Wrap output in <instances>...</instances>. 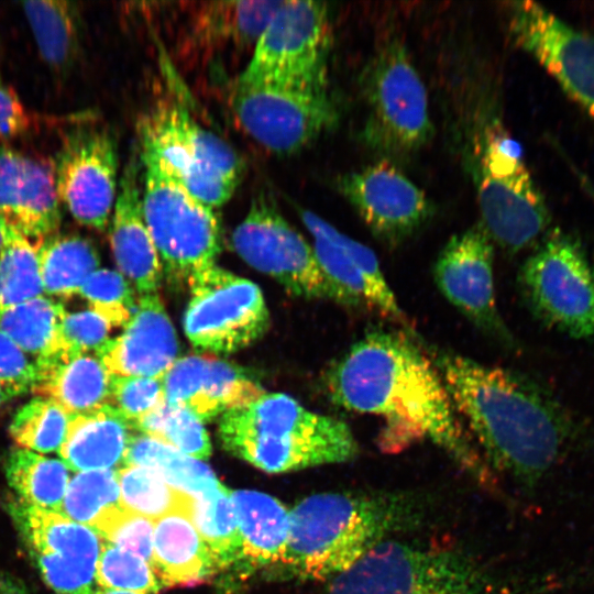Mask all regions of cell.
Segmentation results:
<instances>
[{
    "label": "cell",
    "instance_id": "34",
    "mask_svg": "<svg viewBox=\"0 0 594 594\" xmlns=\"http://www.w3.org/2000/svg\"><path fill=\"white\" fill-rule=\"evenodd\" d=\"M190 518L218 568L241 558V536L227 487L220 484L212 491L191 496Z\"/></svg>",
    "mask_w": 594,
    "mask_h": 594
},
{
    "label": "cell",
    "instance_id": "3",
    "mask_svg": "<svg viewBox=\"0 0 594 594\" xmlns=\"http://www.w3.org/2000/svg\"><path fill=\"white\" fill-rule=\"evenodd\" d=\"M218 435L228 452L267 473L346 462L359 451L344 421L314 413L282 393H264L227 411Z\"/></svg>",
    "mask_w": 594,
    "mask_h": 594
},
{
    "label": "cell",
    "instance_id": "42",
    "mask_svg": "<svg viewBox=\"0 0 594 594\" xmlns=\"http://www.w3.org/2000/svg\"><path fill=\"white\" fill-rule=\"evenodd\" d=\"M107 542L152 562L154 520L131 513L120 504L98 516L90 526Z\"/></svg>",
    "mask_w": 594,
    "mask_h": 594
},
{
    "label": "cell",
    "instance_id": "9",
    "mask_svg": "<svg viewBox=\"0 0 594 594\" xmlns=\"http://www.w3.org/2000/svg\"><path fill=\"white\" fill-rule=\"evenodd\" d=\"M518 283L543 326L575 340H594V265L576 238L548 232L525 260Z\"/></svg>",
    "mask_w": 594,
    "mask_h": 594
},
{
    "label": "cell",
    "instance_id": "16",
    "mask_svg": "<svg viewBox=\"0 0 594 594\" xmlns=\"http://www.w3.org/2000/svg\"><path fill=\"white\" fill-rule=\"evenodd\" d=\"M509 28L516 44L594 119V34L531 1L510 4Z\"/></svg>",
    "mask_w": 594,
    "mask_h": 594
},
{
    "label": "cell",
    "instance_id": "36",
    "mask_svg": "<svg viewBox=\"0 0 594 594\" xmlns=\"http://www.w3.org/2000/svg\"><path fill=\"white\" fill-rule=\"evenodd\" d=\"M120 505L127 510L157 520L173 513L190 510L191 495L169 485L153 469L124 465L118 471Z\"/></svg>",
    "mask_w": 594,
    "mask_h": 594
},
{
    "label": "cell",
    "instance_id": "35",
    "mask_svg": "<svg viewBox=\"0 0 594 594\" xmlns=\"http://www.w3.org/2000/svg\"><path fill=\"white\" fill-rule=\"evenodd\" d=\"M37 248L29 238L3 221L0 251V312L44 296Z\"/></svg>",
    "mask_w": 594,
    "mask_h": 594
},
{
    "label": "cell",
    "instance_id": "23",
    "mask_svg": "<svg viewBox=\"0 0 594 594\" xmlns=\"http://www.w3.org/2000/svg\"><path fill=\"white\" fill-rule=\"evenodd\" d=\"M142 163L132 153L119 178L111 213L110 244L119 273L139 296L158 293L163 266L144 220L142 207Z\"/></svg>",
    "mask_w": 594,
    "mask_h": 594
},
{
    "label": "cell",
    "instance_id": "4",
    "mask_svg": "<svg viewBox=\"0 0 594 594\" xmlns=\"http://www.w3.org/2000/svg\"><path fill=\"white\" fill-rule=\"evenodd\" d=\"M405 518L396 499L320 493L289 513L282 562L304 579H333L358 563Z\"/></svg>",
    "mask_w": 594,
    "mask_h": 594
},
{
    "label": "cell",
    "instance_id": "22",
    "mask_svg": "<svg viewBox=\"0 0 594 594\" xmlns=\"http://www.w3.org/2000/svg\"><path fill=\"white\" fill-rule=\"evenodd\" d=\"M178 341L158 293L141 295L123 332L96 356L112 375L162 377L177 360Z\"/></svg>",
    "mask_w": 594,
    "mask_h": 594
},
{
    "label": "cell",
    "instance_id": "12",
    "mask_svg": "<svg viewBox=\"0 0 594 594\" xmlns=\"http://www.w3.org/2000/svg\"><path fill=\"white\" fill-rule=\"evenodd\" d=\"M190 298L184 331L197 349L218 354L238 352L261 339L271 322L260 287L210 265L188 278Z\"/></svg>",
    "mask_w": 594,
    "mask_h": 594
},
{
    "label": "cell",
    "instance_id": "26",
    "mask_svg": "<svg viewBox=\"0 0 594 594\" xmlns=\"http://www.w3.org/2000/svg\"><path fill=\"white\" fill-rule=\"evenodd\" d=\"M132 428L112 406L69 417L65 439L58 449L70 471L113 469L123 463Z\"/></svg>",
    "mask_w": 594,
    "mask_h": 594
},
{
    "label": "cell",
    "instance_id": "15",
    "mask_svg": "<svg viewBox=\"0 0 594 594\" xmlns=\"http://www.w3.org/2000/svg\"><path fill=\"white\" fill-rule=\"evenodd\" d=\"M232 244L245 263L273 277L290 295L327 298L326 280L312 246L266 194L253 198L233 231Z\"/></svg>",
    "mask_w": 594,
    "mask_h": 594
},
{
    "label": "cell",
    "instance_id": "25",
    "mask_svg": "<svg viewBox=\"0 0 594 594\" xmlns=\"http://www.w3.org/2000/svg\"><path fill=\"white\" fill-rule=\"evenodd\" d=\"M282 1L198 3L190 10L187 19L186 41L190 46L202 51L254 46Z\"/></svg>",
    "mask_w": 594,
    "mask_h": 594
},
{
    "label": "cell",
    "instance_id": "29",
    "mask_svg": "<svg viewBox=\"0 0 594 594\" xmlns=\"http://www.w3.org/2000/svg\"><path fill=\"white\" fill-rule=\"evenodd\" d=\"M43 61L55 72L75 65L81 41V15L77 3L35 0L21 3Z\"/></svg>",
    "mask_w": 594,
    "mask_h": 594
},
{
    "label": "cell",
    "instance_id": "41",
    "mask_svg": "<svg viewBox=\"0 0 594 594\" xmlns=\"http://www.w3.org/2000/svg\"><path fill=\"white\" fill-rule=\"evenodd\" d=\"M96 578L102 588L135 594L158 591L157 580L147 561L107 541L102 542Z\"/></svg>",
    "mask_w": 594,
    "mask_h": 594
},
{
    "label": "cell",
    "instance_id": "14",
    "mask_svg": "<svg viewBox=\"0 0 594 594\" xmlns=\"http://www.w3.org/2000/svg\"><path fill=\"white\" fill-rule=\"evenodd\" d=\"M61 204L79 223L105 230L118 191V147L111 130L79 123L67 131L53 163Z\"/></svg>",
    "mask_w": 594,
    "mask_h": 594
},
{
    "label": "cell",
    "instance_id": "48",
    "mask_svg": "<svg viewBox=\"0 0 594 594\" xmlns=\"http://www.w3.org/2000/svg\"><path fill=\"white\" fill-rule=\"evenodd\" d=\"M98 594H135V593L125 592V591H118V590L102 588L101 591H99Z\"/></svg>",
    "mask_w": 594,
    "mask_h": 594
},
{
    "label": "cell",
    "instance_id": "5",
    "mask_svg": "<svg viewBox=\"0 0 594 594\" xmlns=\"http://www.w3.org/2000/svg\"><path fill=\"white\" fill-rule=\"evenodd\" d=\"M329 594H504L493 576L453 549L386 539L346 572Z\"/></svg>",
    "mask_w": 594,
    "mask_h": 594
},
{
    "label": "cell",
    "instance_id": "11",
    "mask_svg": "<svg viewBox=\"0 0 594 594\" xmlns=\"http://www.w3.org/2000/svg\"><path fill=\"white\" fill-rule=\"evenodd\" d=\"M230 103L245 133L278 155L299 152L339 119L328 87L237 79Z\"/></svg>",
    "mask_w": 594,
    "mask_h": 594
},
{
    "label": "cell",
    "instance_id": "40",
    "mask_svg": "<svg viewBox=\"0 0 594 594\" xmlns=\"http://www.w3.org/2000/svg\"><path fill=\"white\" fill-rule=\"evenodd\" d=\"M78 294L90 310L111 326H125L132 317L138 299L129 280L118 271L98 268L82 284Z\"/></svg>",
    "mask_w": 594,
    "mask_h": 594
},
{
    "label": "cell",
    "instance_id": "6",
    "mask_svg": "<svg viewBox=\"0 0 594 594\" xmlns=\"http://www.w3.org/2000/svg\"><path fill=\"white\" fill-rule=\"evenodd\" d=\"M144 220L163 270L188 278L216 264L221 230L215 209L191 195L162 155L140 142Z\"/></svg>",
    "mask_w": 594,
    "mask_h": 594
},
{
    "label": "cell",
    "instance_id": "46",
    "mask_svg": "<svg viewBox=\"0 0 594 594\" xmlns=\"http://www.w3.org/2000/svg\"><path fill=\"white\" fill-rule=\"evenodd\" d=\"M35 123V116L28 110L0 72V138L12 139L25 135Z\"/></svg>",
    "mask_w": 594,
    "mask_h": 594
},
{
    "label": "cell",
    "instance_id": "37",
    "mask_svg": "<svg viewBox=\"0 0 594 594\" xmlns=\"http://www.w3.org/2000/svg\"><path fill=\"white\" fill-rule=\"evenodd\" d=\"M132 429L198 460L211 454L204 422L189 410L166 402L133 424Z\"/></svg>",
    "mask_w": 594,
    "mask_h": 594
},
{
    "label": "cell",
    "instance_id": "50",
    "mask_svg": "<svg viewBox=\"0 0 594 594\" xmlns=\"http://www.w3.org/2000/svg\"><path fill=\"white\" fill-rule=\"evenodd\" d=\"M3 244V220L0 218V251Z\"/></svg>",
    "mask_w": 594,
    "mask_h": 594
},
{
    "label": "cell",
    "instance_id": "32",
    "mask_svg": "<svg viewBox=\"0 0 594 594\" xmlns=\"http://www.w3.org/2000/svg\"><path fill=\"white\" fill-rule=\"evenodd\" d=\"M123 464L153 469L169 485L191 496L212 491L221 484L201 460L143 435H132Z\"/></svg>",
    "mask_w": 594,
    "mask_h": 594
},
{
    "label": "cell",
    "instance_id": "44",
    "mask_svg": "<svg viewBox=\"0 0 594 594\" xmlns=\"http://www.w3.org/2000/svg\"><path fill=\"white\" fill-rule=\"evenodd\" d=\"M110 328L111 324L103 317L90 309L67 312L61 324L57 351L48 358L88 353L91 350L96 352L109 340Z\"/></svg>",
    "mask_w": 594,
    "mask_h": 594
},
{
    "label": "cell",
    "instance_id": "33",
    "mask_svg": "<svg viewBox=\"0 0 594 594\" xmlns=\"http://www.w3.org/2000/svg\"><path fill=\"white\" fill-rule=\"evenodd\" d=\"M67 311L45 296L33 298L0 312V331L34 361L53 355L58 346L62 321Z\"/></svg>",
    "mask_w": 594,
    "mask_h": 594
},
{
    "label": "cell",
    "instance_id": "18",
    "mask_svg": "<svg viewBox=\"0 0 594 594\" xmlns=\"http://www.w3.org/2000/svg\"><path fill=\"white\" fill-rule=\"evenodd\" d=\"M494 242L481 222L453 235L433 267L444 298L482 331L512 342L498 312L494 284Z\"/></svg>",
    "mask_w": 594,
    "mask_h": 594
},
{
    "label": "cell",
    "instance_id": "30",
    "mask_svg": "<svg viewBox=\"0 0 594 594\" xmlns=\"http://www.w3.org/2000/svg\"><path fill=\"white\" fill-rule=\"evenodd\" d=\"M36 248L43 289L47 295L73 297L99 268L96 248L80 235L56 232L40 240Z\"/></svg>",
    "mask_w": 594,
    "mask_h": 594
},
{
    "label": "cell",
    "instance_id": "20",
    "mask_svg": "<svg viewBox=\"0 0 594 594\" xmlns=\"http://www.w3.org/2000/svg\"><path fill=\"white\" fill-rule=\"evenodd\" d=\"M163 382L166 403L189 410L201 422L244 407L266 393L238 366L206 355L177 359Z\"/></svg>",
    "mask_w": 594,
    "mask_h": 594
},
{
    "label": "cell",
    "instance_id": "7",
    "mask_svg": "<svg viewBox=\"0 0 594 594\" xmlns=\"http://www.w3.org/2000/svg\"><path fill=\"white\" fill-rule=\"evenodd\" d=\"M476 167L481 223L494 244L516 254L535 248L548 233L551 216L517 142L490 129Z\"/></svg>",
    "mask_w": 594,
    "mask_h": 594
},
{
    "label": "cell",
    "instance_id": "1",
    "mask_svg": "<svg viewBox=\"0 0 594 594\" xmlns=\"http://www.w3.org/2000/svg\"><path fill=\"white\" fill-rule=\"evenodd\" d=\"M324 382L334 405L384 419L386 451L430 440L477 481L490 482L432 359L406 334L370 331L332 363Z\"/></svg>",
    "mask_w": 594,
    "mask_h": 594
},
{
    "label": "cell",
    "instance_id": "51",
    "mask_svg": "<svg viewBox=\"0 0 594 594\" xmlns=\"http://www.w3.org/2000/svg\"><path fill=\"white\" fill-rule=\"evenodd\" d=\"M0 581H1V579H0Z\"/></svg>",
    "mask_w": 594,
    "mask_h": 594
},
{
    "label": "cell",
    "instance_id": "17",
    "mask_svg": "<svg viewBox=\"0 0 594 594\" xmlns=\"http://www.w3.org/2000/svg\"><path fill=\"white\" fill-rule=\"evenodd\" d=\"M300 216L314 238L312 249L326 280L327 299L406 324L375 253L310 210L301 209Z\"/></svg>",
    "mask_w": 594,
    "mask_h": 594
},
{
    "label": "cell",
    "instance_id": "2",
    "mask_svg": "<svg viewBox=\"0 0 594 594\" xmlns=\"http://www.w3.org/2000/svg\"><path fill=\"white\" fill-rule=\"evenodd\" d=\"M430 358L491 464L519 484H538L571 449V416L535 381L452 352Z\"/></svg>",
    "mask_w": 594,
    "mask_h": 594
},
{
    "label": "cell",
    "instance_id": "10",
    "mask_svg": "<svg viewBox=\"0 0 594 594\" xmlns=\"http://www.w3.org/2000/svg\"><path fill=\"white\" fill-rule=\"evenodd\" d=\"M366 118L362 140L388 156L425 146L433 127L424 81L405 46L392 41L374 54L362 75Z\"/></svg>",
    "mask_w": 594,
    "mask_h": 594
},
{
    "label": "cell",
    "instance_id": "24",
    "mask_svg": "<svg viewBox=\"0 0 594 594\" xmlns=\"http://www.w3.org/2000/svg\"><path fill=\"white\" fill-rule=\"evenodd\" d=\"M35 365V397L54 402L69 416L109 405L111 374L96 355H56Z\"/></svg>",
    "mask_w": 594,
    "mask_h": 594
},
{
    "label": "cell",
    "instance_id": "45",
    "mask_svg": "<svg viewBox=\"0 0 594 594\" xmlns=\"http://www.w3.org/2000/svg\"><path fill=\"white\" fill-rule=\"evenodd\" d=\"M36 375L35 361L0 331V386L16 396L32 389Z\"/></svg>",
    "mask_w": 594,
    "mask_h": 594
},
{
    "label": "cell",
    "instance_id": "39",
    "mask_svg": "<svg viewBox=\"0 0 594 594\" xmlns=\"http://www.w3.org/2000/svg\"><path fill=\"white\" fill-rule=\"evenodd\" d=\"M120 504L118 471L114 469L77 472L70 480L59 513L85 526Z\"/></svg>",
    "mask_w": 594,
    "mask_h": 594
},
{
    "label": "cell",
    "instance_id": "38",
    "mask_svg": "<svg viewBox=\"0 0 594 594\" xmlns=\"http://www.w3.org/2000/svg\"><path fill=\"white\" fill-rule=\"evenodd\" d=\"M69 417L54 402L34 397L15 413L9 428L10 436L21 449L40 454L58 451Z\"/></svg>",
    "mask_w": 594,
    "mask_h": 594
},
{
    "label": "cell",
    "instance_id": "13",
    "mask_svg": "<svg viewBox=\"0 0 594 594\" xmlns=\"http://www.w3.org/2000/svg\"><path fill=\"white\" fill-rule=\"evenodd\" d=\"M330 44L326 3L283 0L253 46L251 58L238 79L328 87Z\"/></svg>",
    "mask_w": 594,
    "mask_h": 594
},
{
    "label": "cell",
    "instance_id": "28",
    "mask_svg": "<svg viewBox=\"0 0 594 594\" xmlns=\"http://www.w3.org/2000/svg\"><path fill=\"white\" fill-rule=\"evenodd\" d=\"M231 498L241 536V558L253 565L282 561L289 526L285 507L256 491H234Z\"/></svg>",
    "mask_w": 594,
    "mask_h": 594
},
{
    "label": "cell",
    "instance_id": "21",
    "mask_svg": "<svg viewBox=\"0 0 594 594\" xmlns=\"http://www.w3.org/2000/svg\"><path fill=\"white\" fill-rule=\"evenodd\" d=\"M0 218L38 241L57 232L62 213L54 166L0 143Z\"/></svg>",
    "mask_w": 594,
    "mask_h": 594
},
{
    "label": "cell",
    "instance_id": "49",
    "mask_svg": "<svg viewBox=\"0 0 594 594\" xmlns=\"http://www.w3.org/2000/svg\"><path fill=\"white\" fill-rule=\"evenodd\" d=\"M9 397L10 396L7 394V392L0 386V405Z\"/></svg>",
    "mask_w": 594,
    "mask_h": 594
},
{
    "label": "cell",
    "instance_id": "31",
    "mask_svg": "<svg viewBox=\"0 0 594 594\" xmlns=\"http://www.w3.org/2000/svg\"><path fill=\"white\" fill-rule=\"evenodd\" d=\"M69 474L62 460L21 448L11 451L6 464L8 483L18 499L46 510L59 512Z\"/></svg>",
    "mask_w": 594,
    "mask_h": 594
},
{
    "label": "cell",
    "instance_id": "8",
    "mask_svg": "<svg viewBox=\"0 0 594 594\" xmlns=\"http://www.w3.org/2000/svg\"><path fill=\"white\" fill-rule=\"evenodd\" d=\"M138 128L140 142L154 147L197 199L216 209L231 198L243 163L226 140L198 122L185 106L158 100Z\"/></svg>",
    "mask_w": 594,
    "mask_h": 594
},
{
    "label": "cell",
    "instance_id": "19",
    "mask_svg": "<svg viewBox=\"0 0 594 594\" xmlns=\"http://www.w3.org/2000/svg\"><path fill=\"white\" fill-rule=\"evenodd\" d=\"M337 186L371 232L389 245L411 237L435 212L424 190L388 161L346 173Z\"/></svg>",
    "mask_w": 594,
    "mask_h": 594
},
{
    "label": "cell",
    "instance_id": "47",
    "mask_svg": "<svg viewBox=\"0 0 594 594\" xmlns=\"http://www.w3.org/2000/svg\"><path fill=\"white\" fill-rule=\"evenodd\" d=\"M0 594H29L12 581L2 580L0 582Z\"/></svg>",
    "mask_w": 594,
    "mask_h": 594
},
{
    "label": "cell",
    "instance_id": "27",
    "mask_svg": "<svg viewBox=\"0 0 594 594\" xmlns=\"http://www.w3.org/2000/svg\"><path fill=\"white\" fill-rule=\"evenodd\" d=\"M152 569L165 585L201 582L217 566L190 518V510L154 521Z\"/></svg>",
    "mask_w": 594,
    "mask_h": 594
},
{
    "label": "cell",
    "instance_id": "43",
    "mask_svg": "<svg viewBox=\"0 0 594 594\" xmlns=\"http://www.w3.org/2000/svg\"><path fill=\"white\" fill-rule=\"evenodd\" d=\"M165 402L163 376L143 377L111 374L109 405L128 420L131 428L133 424L156 410Z\"/></svg>",
    "mask_w": 594,
    "mask_h": 594
}]
</instances>
